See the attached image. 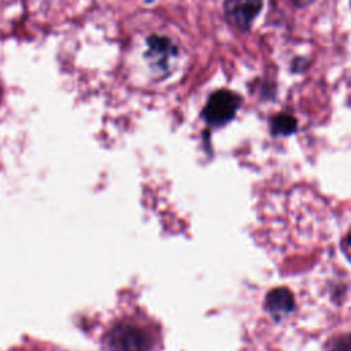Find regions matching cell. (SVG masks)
Returning a JSON list of instances; mask_svg holds the SVG:
<instances>
[{"instance_id":"cell-9","label":"cell","mask_w":351,"mask_h":351,"mask_svg":"<svg viewBox=\"0 0 351 351\" xmlns=\"http://www.w3.org/2000/svg\"><path fill=\"white\" fill-rule=\"evenodd\" d=\"M314 0H293V3H296L298 5H300V7H304V5H308V4H311Z\"/></svg>"},{"instance_id":"cell-6","label":"cell","mask_w":351,"mask_h":351,"mask_svg":"<svg viewBox=\"0 0 351 351\" xmlns=\"http://www.w3.org/2000/svg\"><path fill=\"white\" fill-rule=\"evenodd\" d=\"M296 129V119L288 114H278L271 121V130L276 134H289Z\"/></svg>"},{"instance_id":"cell-8","label":"cell","mask_w":351,"mask_h":351,"mask_svg":"<svg viewBox=\"0 0 351 351\" xmlns=\"http://www.w3.org/2000/svg\"><path fill=\"white\" fill-rule=\"evenodd\" d=\"M341 245H343L344 254H346L347 258L351 261V229H350L348 233L344 236V239H343V241H341Z\"/></svg>"},{"instance_id":"cell-5","label":"cell","mask_w":351,"mask_h":351,"mask_svg":"<svg viewBox=\"0 0 351 351\" xmlns=\"http://www.w3.org/2000/svg\"><path fill=\"white\" fill-rule=\"evenodd\" d=\"M174 55L171 43L163 37H151L148 40V60L158 69H165L170 58Z\"/></svg>"},{"instance_id":"cell-2","label":"cell","mask_w":351,"mask_h":351,"mask_svg":"<svg viewBox=\"0 0 351 351\" xmlns=\"http://www.w3.org/2000/svg\"><path fill=\"white\" fill-rule=\"evenodd\" d=\"M107 347L108 351H147L148 339L140 328L121 324L108 333Z\"/></svg>"},{"instance_id":"cell-7","label":"cell","mask_w":351,"mask_h":351,"mask_svg":"<svg viewBox=\"0 0 351 351\" xmlns=\"http://www.w3.org/2000/svg\"><path fill=\"white\" fill-rule=\"evenodd\" d=\"M329 351H351V335H341L329 344Z\"/></svg>"},{"instance_id":"cell-1","label":"cell","mask_w":351,"mask_h":351,"mask_svg":"<svg viewBox=\"0 0 351 351\" xmlns=\"http://www.w3.org/2000/svg\"><path fill=\"white\" fill-rule=\"evenodd\" d=\"M240 104V99L230 90H217L213 93L203 110L204 119L214 126L229 122Z\"/></svg>"},{"instance_id":"cell-3","label":"cell","mask_w":351,"mask_h":351,"mask_svg":"<svg viewBox=\"0 0 351 351\" xmlns=\"http://www.w3.org/2000/svg\"><path fill=\"white\" fill-rule=\"evenodd\" d=\"M262 7V0H226L225 15L240 30H247Z\"/></svg>"},{"instance_id":"cell-4","label":"cell","mask_w":351,"mask_h":351,"mask_svg":"<svg viewBox=\"0 0 351 351\" xmlns=\"http://www.w3.org/2000/svg\"><path fill=\"white\" fill-rule=\"evenodd\" d=\"M295 307L293 295L287 288L271 289L266 296V308L274 318H282Z\"/></svg>"}]
</instances>
